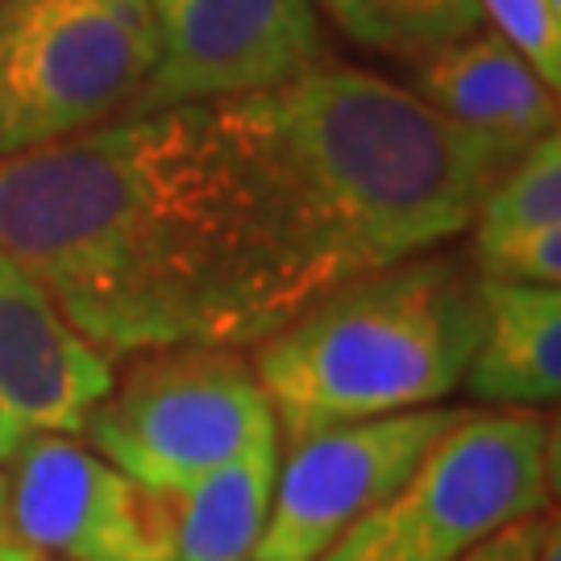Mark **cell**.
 <instances>
[{
	"mask_svg": "<svg viewBox=\"0 0 561 561\" xmlns=\"http://www.w3.org/2000/svg\"><path fill=\"white\" fill-rule=\"evenodd\" d=\"M113 382L108 354L0 250V461L42 433H83Z\"/></svg>",
	"mask_w": 561,
	"mask_h": 561,
	"instance_id": "cell-10",
	"label": "cell"
},
{
	"mask_svg": "<svg viewBox=\"0 0 561 561\" xmlns=\"http://www.w3.org/2000/svg\"><path fill=\"white\" fill-rule=\"evenodd\" d=\"M537 561H561V528L558 516H545V537H541V553Z\"/></svg>",
	"mask_w": 561,
	"mask_h": 561,
	"instance_id": "cell-20",
	"label": "cell"
},
{
	"mask_svg": "<svg viewBox=\"0 0 561 561\" xmlns=\"http://www.w3.org/2000/svg\"><path fill=\"white\" fill-rule=\"evenodd\" d=\"M159 55L129 113L221 104L324 62V30L312 0H150Z\"/></svg>",
	"mask_w": 561,
	"mask_h": 561,
	"instance_id": "cell-8",
	"label": "cell"
},
{
	"mask_svg": "<svg viewBox=\"0 0 561 561\" xmlns=\"http://www.w3.org/2000/svg\"><path fill=\"white\" fill-rule=\"evenodd\" d=\"M279 449V437H266L187 491L167 495L175 561H254L271 516Z\"/></svg>",
	"mask_w": 561,
	"mask_h": 561,
	"instance_id": "cell-13",
	"label": "cell"
},
{
	"mask_svg": "<svg viewBox=\"0 0 561 561\" xmlns=\"http://www.w3.org/2000/svg\"><path fill=\"white\" fill-rule=\"evenodd\" d=\"M549 4H553V9H561V0H549Z\"/></svg>",
	"mask_w": 561,
	"mask_h": 561,
	"instance_id": "cell-21",
	"label": "cell"
},
{
	"mask_svg": "<svg viewBox=\"0 0 561 561\" xmlns=\"http://www.w3.org/2000/svg\"><path fill=\"white\" fill-rule=\"evenodd\" d=\"M553 428L533 408L454 412L416 470L321 561H458L500 528L541 516Z\"/></svg>",
	"mask_w": 561,
	"mask_h": 561,
	"instance_id": "cell-4",
	"label": "cell"
},
{
	"mask_svg": "<svg viewBox=\"0 0 561 561\" xmlns=\"http://www.w3.org/2000/svg\"><path fill=\"white\" fill-rule=\"evenodd\" d=\"M0 561H42L30 545L21 541L9 524V503H4V479H0Z\"/></svg>",
	"mask_w": 561,
	"mask_h": 561,
	"instance_id": "cell-19",
	"label": "cell"
},
{
	"mask_svg": "<svg viewBox=\"0 0 561 561\" xmlns=\"http://www.w3.org/2000/svg\"><path fill=\"white\" fill-rule=\"evenodd\" d=\"M345 38L391 59L424 62L449 42L474 34L479 0H312Z\"/></svg>",
	"mask_w": 561,
	"mask_h": 561,
	"instance_id": "cell-14",
	"label": "cell"
},
{
	"mask_svg": "<svg viewBox=\"0 0 561 561\" xmlns=\"http://www.w3.org/2000/svg\"><path fill=\"white\" fill-rule=\"evenodd\" d=\"M479 279L500 283H545L558 287L561 279V225H545L528 238L503 245L500 254L479 262Z\"/></svg>",
	"mask_w": 561,
	"mask_h": 561,
	"instance_id": "cell-17",
	"label": "cell"
},
{
	"mask_svg": "<svg viewBox=\"0 0 561 561\" xmlns=\"http://www.w3.org/2000/svg\"><path fill=\"white\" fill-rule=\"evenodd\" d=\"M541 537H545V512L541 516H524V520L507 524L495 537L474 545L470 553H461L458 561H537Z\"/></svg>",
	"mask_w": 561,
	"mask_h": 561,
	"instance_id": "cell-18",
	"label": "cell"
},
{
	"mask_svg": "<svg viewBox=\"0 0 561 561\" xmlns=\"http://www.w3.org/2000/svg\"><path fill=\"white\" fill-rule=\"evenodd\" d=\"M454 412L412 408L287 442L254 561H321L400 486Z\"/></svg>",
	"mask_w": 561,
	"mask_h": 561,
	"instance_id": "cell-9",
	"label": "cell"
},
{
	"mask_svg": "<svg viewBox=\"0 0 561 561\" xmlns=\"http://www.w3.org/2000/svg\"><path fill=\"white\" fill-rule=\"evenodd\" d=\"M0 250L104 354L238 350V196L208 104L0 159Z\"/></svg>",
	"mask_w": 561,
	"mask_h": 561,
	"instance_id": "cell-2",
	"label": "cell"
},
{
	"mask_svg": "<svg viewBox=\"0 0 561 561\" xmlns=\"http://www.w3.org/2000/svg\"><path fill=\"white\" fill-rule=\"evenodd\" d=\"M83 437L154 495H180L217 466L279 437L254 366L225 345L146 350L83 421Z\"/></svg>",
	"mask_w": 561,
	"mask_h": 561,
	"instance_id": "cell-6",
	"label": "cell"
},
{
	"mask_svg": "<svg viewBox=\"0 0 561 561\" xmlns=\"http://www.w3.org/2000/svg\"><path fill=\"white\" fill-rule=\"evenodd\" d=\"M482 333L461 387L495 408H553L561 396V291L479 279Z\"/></svg>",
	"mask_w": 561,
	"mask_h": 561,
	"instance_id": "cell-12",
	"label": "cell"
},
{
	"mask_svg": "<svg viewBox=\"0 0 561 561\" xmlns=\"http://www.w3.org/2000/svg\"><path fill=\"white\" fill-rule=\"evenodd\" d=\"M482 291L454 259H403L341 283L259 341L254 379L279 442L433 408L479 350Z\"/></svg>",
	"mask_w": 561,
	"mask_h": 561,
	"instance_id": "cell-3",
	"label": "cell"
},
{
	"mask_svg": "<svg viewBox=\"0 0 561 561\" xmlns=\"http://www.w3.org/2000/svg\"><path fill=\"white\" fill-rule=\"evenodd\" d=\"M208 121L238 196V350L341 283L466 233L516 159L412 88L329 59L208 104Z\"/></svg>",
	"mask_w": 561,
	"mask_h": 561,
	"instance_id": "cell-1",
	"label": "cell"
},
{
	"mask_svg": "<svg viewBox=\"0 0 561 561\" xmlns=\"http://www.w3.org/2000/svg\"><path fill=\"white\" fill-rule=\"evenodd\" d=\"M558 88L495 30H474L421 62L416 96L507 154H524L545 134H558Z\"/></svg>",
	"mask_w": 561,
	"mask_h": 561,
	"instance_id": "cell-11",
	"label": "cell"
},
{
	"mask_svg": "<svg viewBox=\"0 0 561 561\" xmlns=\"http://www.w3.org/2000/svg\"><path fill=\"white\" fill-rule=\"evenodd\" d=\"M482 18L507 38L549 88L561 83V9L549 0H479Z\"/></svg>",
	"mask_w": 561,
	"mask_h": 561,
	"instance_id": "cell-16",
	"label": "cell"
},
{
	"mask_svg": "<svg viewBox=\"0 0 561 561\" xmlns=\"http://www.w3.org/2000/svg\"><path fill=\"white\" fill-rule=\"evenodd\" d=\"M154 55L150 0H0V159L125 117Z\"/></svg>",
	"mask_w": 561,
	"mask_h": 561,
	"instance_id": "cell-5",
	"label": "cell"
},
{
	"mask_svg": "<svg viewBox=\"0 0 561 561\" xmlns=\"http://www.w3.org/2000/svg\"><path fill=\"white\" fill-rule=\"evenodd\" d=\"M545 225H561V141L545 134L512 167L486 187L474 213V262H486L503 245L537 233Z\"/></svg>",
	"mask_w": 561,
	"mask_h": 561,
	"instance_id": "cell-15",
	"label": "cell"
},
{
	"mask_svg": "<svg viewBox=\"0 0 561 561\" xmlns=\"http://www.w3.org/2000/svg\"><path fill=\"white\" fill-rule=\"evenodd\" d=\"M0 466L9 524L42 561H175L167 495L121 474L92 445L42 433Z\"/></svg>",
	"mask_w": 561,
	"mask_h": 561,
	"instance_id": "cell-7",
	"label": "cell"
}]
</instances>
